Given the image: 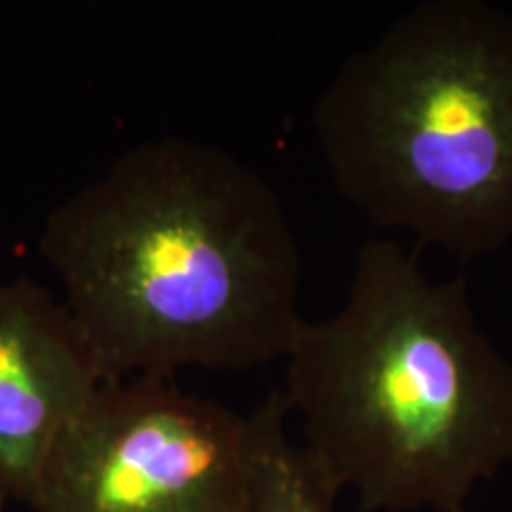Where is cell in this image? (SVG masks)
<instances>
[{"label":"cell","instance_id":"obj_1","mask_svg":"<svg viewBox=\"0 0 512 512\" xmlns=\"http://www.w3.org/2000/svg\"><path fill=\"white\" fill-rule=\"evenodd\" d=\"M38 252L107 380L268 366L306 323L283 200L204 140L128 147L50 211Z\"/></svg>","mask_w":512,"mask_h":512},{"label":"cell","instance_id":"obj_2","mask_svg":"<svg viewBox=\"0 0 512 512\" xmlns=\"http://www.w3.org/2000/svg\"><path fill=\"white\" fill-rule=\"evenodd\" d=\"M304 456L358 512H465L512 463V363L479 328L463 278L373 240L344 304L306 320L285 356Z\"/></svg>","mask_w":512,"mask_h":512},{"label":"cell","instance_id":"obj_3","mask_svg":"<svg viewBox=\"0 0 512 512\" xmlns=\"http://www.w3.org/2000/svg\"><path fill=\"white\" fill-rule=\"evenodd\" d=\"M311 128L339 195L458 259L512 242V12L427 0L351 53Z\"/></svg>","mask_w":512,"mask_h":512},{"label":"cell","instance_id":"obj_4","mask_svg":"<svg viewBox=\"0 0 512 512\" xmlns=\"http://www.w3.org/2000/svg\"><path fill=\"white\" fill-rule=\"evenodd\" d=\"M31 512H252V425L176 377L110 380L72 422Z\"/></svg>","mask_w":512,"mask_h":512},{"label":"cell","instance_id":"obj_5","mask_svg":"<svg viewBox=\"0 0 512 512\" xmlns=\"http://www.w3.org/2000/svg\"><path fill=\"white\" fill-rule=\"evenodd\" d=\"M105 382L60 294L0 275V498L29 505L57 441Z\"/></svg>","mask_w":512,"mask_h":512},{"label":"cell","instance_id":"obj_6","mask_svg":"<svg viewBox=\"0 0 512 512\" xmlns=\"http://www.w3.org/2000/svg\"><path fill=\"white\" fill-rule=\"evenodd\" d=\"M252 425V512H335L337 496L320 482L299 441L280 392L256 411Z\"/></svg>","mask_w":512,"mask_h":512},{"label":"cell","instance_id":"obj_7","mask_svg":"<svg viewBox=\"0 0 512 512\" xmlns=\"http://www.w3.org/2000/svg\"><path fill=\"white\" fill-rule=\"evenodd\" d=\"M0 512H10V503L5 498H0Z\"/></svg>","mask_w":512,"mask_h":512}]
</instances>
